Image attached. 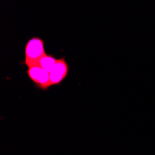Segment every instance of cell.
Instances as JSON below:
<instances>
[{
	"instance_id": "4",
	"label": "cell",
	"mask_w": 155,
	"mask_h": 155,
	"mask_svg": "<svg viewBox=\"0 0 155 155\" xmlns=\"http://www.w3.org/2000/svg\"><path fill=\"white\" fill-rule=\"evenodd\" d=\"M57 61H58V59H56L55 57H53L52 55L47 54L46 56H44V57L39 61L38 65L41 68H43L45 71L50 73L53 70V68L55 67L56 63H57Z\"/></svg>"
},
{
	"instance_id": "3",
	"label": "cell",
	"mask_w": 155,
	"mask_h": 155,
	"mask_svg": "<svg viewBox=\"0 0 155 155\" xmlns=\"http://www.w3.org/2000/svg\"><path fill=\"white\" fill-rule=\"evenodd\" d=\"M69 70H70V67L68 63L66 62L65 59L64 58L58 59L55 67L49 73L51 86H58V84L62 83L69 74Z\"/></svg>"
},
{
	"instance_id": "1",
	"label": "cell",
	"mask_w": 155,
	"mask_h": 155,
	"mask_svg": "<svg viewBox=\"0 0 155 155\" xmlns=\"http://www.w3.org/2000/svg\"><path fill=\"white\" fill-rule=\"evenodd\" d=\"M46 55L47 53L45 50L44 40L40 37L34 36L28 40L25 45L23 64L28 67L36 65Z\"/></svg>"
},
{
	"instance_id": "2",
	"label": "cell",
	"mask_w": 155,
	"mask_h": 155,
	"mask_svg": "<svg viewBox=\"0 0 155 155\" xmlns=\"http://www.w3.org/2000/svg\"><path fill=\"white\" fill-rule=\"evenodd\" d=\"M27 74L38 88L42 90H48L51 87L49 73L45 71L38 64L28 67Z\"/></svg>"
}]
</instances>
